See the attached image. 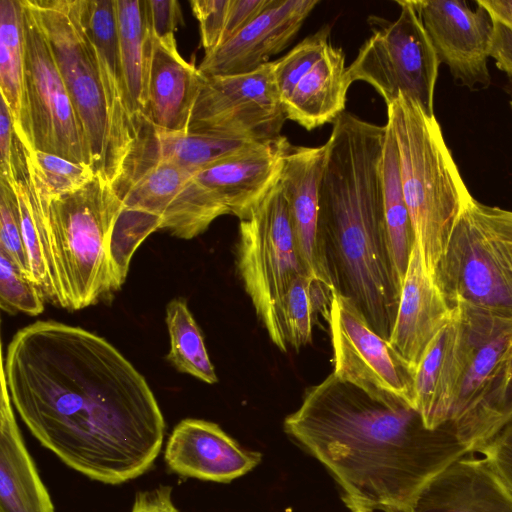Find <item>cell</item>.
<instances>
[{
  "label": "cell",
  "mask_w": 512,
  "mask_h": 512,
  "mask_svg": "<svg viewBox=\"0 0 512 512\" xmlns=\"http://www.w3.org/2000/svg\"><path fill=\"white\" fill-rule=\"evenodd\" d=\"M237 267L271 341L286 352L285 297L293 280L308 272L296 246L279 179L250 215L240 220Z\"/></svg>",
  "instance_id": "obj_8"
},
{
  "label": "cell",
  "mask_w": 512,
  "mask_h": 512,
  "mask_svg": "<svg viewBox=\"0 0 512 512\" xmlns=\"http://www.w3.org/2000/svg\"><path fill=\"white\" fill-rule=\"evenodd\" d=\"M24 48L19 0L0 1V91L20 129L23 98Z\"/></svg>",
  "instance_id": "obj_30"
},
{
  "label": "cell",
  "mask_w": 512,
  "mask_h": 512,
  "mask_svg": "<svg viewBox=\"0 0 512 512\" xmlns=\"http://www.w3.org/2000/svg\"><path fill=\"white\" fill-rule=\"evenodd\" d=\"M475 453L481 454L491 464L512 491V419Z\"/></svg>",
  "instance_id": "obj_41"
},
{
  "label": "cell",
  "mask_w": 512,
  "mask_h": 512,
  "mask_svg": "<svg viewBox=\"0 0 512 512\" xmlns=\"http://www.w3.org/2000/svg\"><path fill=\"white\" fill-rule=\"evenodd\" d=\"M512 419V328L476 344L449 422L473 453Z\"/></svg>",
  "instance_id": "obj_14"
},
{
  "label": "cell",
  "mask_w": 512,
  "mask_h": 512,
  "mask_svg": "<svg viewBox=\"0 0 512 512\" xmlns=\"http://www.w3.org/2000/svg\"><path fill=\"white\" fill-rule=\"evenodd\" d=\"M14 122L9 108L1 98L0 103V176L9 177L12 170V156L16 140Z\"/></svg>",
  "instance_id": "obj_43"
},
{
  "label": "cell",
  "mask_w": 512,
  "mask_h": 512,
  "mask_svg": "<svg viewBox=\"0 0 512 512\" xmlns=\"http://www.w3.org/2000/svg\"><path fill=\"white\" fill-rule=\"evenodd\" d=\"M334 374L370 396L415 410L414 371L369 325L354 303L333 292L327 316Z\"/></svg>",
  "instance_id": "obj_13"
},
{
  "label": "cell",
  "mask_w": 512,
  "mask_h": 512,
  "mask_svg": "<svg viewBox=\"0 0 512 512\" xmlns=\"http://www.w3.org/2000/svg\"><path fill=\"white\" fill-rule=\"evenodd\" d=\"M400 13L374 29L347 67L351 84L364 81L386 106L403 95L434 115V91L440 60L409 0L396 1Z\"/></svg>",
  "instance_id": "obj_11"
},
{
  "label": "cell",
  "mask_w": 512,
  "mask_h": 512,
  "mask_svg": "<svg viewBox=\"0 0 512 512\" xmlns=\"http://www.w3.org/2000/svg\"><path fill=\"white\" fill-rule=\"evenodd\" d=\"M510 3H511V5H512V0H510Z\"/></svg>",
  "instance_id": "obj_46"
},
{
  "label": "cell",
  "mask_w": 512,
  "mask_h": 512,
  "mask_svg": "<svg viewBox=\"0 0 512 512\" xmlns=\"http://www.w3.org/2000/svg\"><path fill=\"white\" fill-rule=\"evenodd\" d=\"M382 157L384 216L396 278L402 288L415 236L404 199L399 155L391 124L386 122Z\"/></svg>",
  "instance_id": "obj_29"
},
{
  "label": "cell",
  "mask_w": 512,
  "mask_h": 512,
  "mask_svg": "<svg viewBox=\"0 0 512 512\" xmlns=\"http://www.w3.org/2000/svg\"><path fill=\"white\" fill-rule=\"evenodd\" d=\"M190 5L200 25L205 54L209 53L222 42L230 0H192Z\"/></svg>",
  "instance_id": "obj_38"
},
{
  "label": "cell",
  "mask_w": 512,
  "mask_h": 512,
  "mask_svg": "<svg viewBox=\"0 0 512 512\" xmlns=\"http://www.w3.org/2000/svg\"><path fill=\"white\" fill-rule=\"evenodd\" d=\"M24 150L30 170L49 199L73 193L96 176L90 165L39 150Z\"/></svg>",
  "instance_id": "obj_33"
},
{
  "label": "cell",
  "mask_w": 512,
  "mask_h": 512,
  "mask_svg": "<svg viewBox=\"0 0 512 512\" xmlns=\"http://www.w3.org/2000/svg\"><path fill=\"white\" fill-rule=\"evenodd\" d=\"M118 38L131 113L141 133L148 100L153 36L145 0H115Z\"/></svg>",
  "instance_id": "obj_28"
},
{
  "label": "cell",
  "mask_w": 512,
  "mask_h": 512,
  "mask_svg": "<svg viewBox=\"0 0 512 512\" xmlns=\"http://www.w3.org/2000/svg\"><path fill=\"white\" fill-rule=\"evenodd\" d=\"M166 324L170 335L168 360L183 373L208 384L218 381L207 353L201 331L182 298L170 301L166 307Z\"/></svg>",
  "instance_id": "obj_31"
},
{
  "label": "cell",
  "mask_w": 512,
  "mask_h": 512,
  "mask_svg": "<svg viewBox=\"0 0 512 512\" xmlns=\"http://www.w3.org/2000/svg\"><path fill=\"white\" fill-rule=\"evenodd\" d=\"M437 55L454 80L469 89L486 88L492 20L476 1L471 8L461 0H409Z\"/></svg>",
  "instance_id": "obj_16"
},
{
  "label": "cell",
  "mask_w": 512,
  "mask_h": 512,
  "mask_svg": "<svg viewBox=\"0 0 512 512\" xmlns=\"http://www.w3.org/2000/svg\"><path fill=\"white\" fill-rule=\"evenodd\" d=\"M412 512H512V491L484 457L468 454L422 489Z\"/></svg>",
  "instance_id": "obj_23"
},
{
  "label": "cell",
  "mask_w": 512,
  "mask_h": 512,
  "mask_svg": "<svg viewBox=\"0 0 512 512\" xmlns=\"http://www.w3.org/2000/svg\"><path fill=\"white\" fill-rule=\"evenodd\" d=\"M193 174L168 161L131 157L114 188L122 209L112 236V259L118 286L130 259L152 232L160 230L169 205Z\"/></svg>",
  "instance_id": "obj_15"
},
{
  "label": "cell",
  "mask_w": 512,
  "mask_h": 512,
  "mask_svg": "<svg viewBox=\"0 0 512 512\" xmlns=\"http://www.w3.org/2000/svg\"><path fill=\"white\" fill-rule=\"evenodd\" d=\"M326 154V143L319 147L290 145L283 157L279 181L306 271L332 295L334 289L319 234V189Z\"/></svg>",
  "instance_id": "obj_18"
},
{
  "label": "cell",
  "mask_w": 512,
  "mask_h": 512,
  "mask_svg": "<svg viewBox=\"0 0 512 512\" xmlns=\"http://www.w3.org/2000/svg\"><path fill=\"white\" fill-rule=\"evenodd\" d=\"M318 3V0H270L251 23L206 53L199 71L204 76H216L259 69L293 41Z\"/></svg>",
  "instance_id": "obj_17"
},
{
  "label": "cell",
  "mask_w": 512,
  "mask_h": 512,
  "mask_svg": "<svg viewBox=\"0 0 512 512\" xmlns=\"http://www.w3.org/2000/svg\"><path fill=\"white\" fill-rule=\"evenodd\" d=\"M148 24L155 40L174 42L175 31L183 23L182 12L175 0H145Z\"/></svg>",
  "instance_id": "obj_40"
},
{
  "label": "cell",
  "mask_w": 512,
  "mask_h": 512,
  "mask_svg": "<svg viewBox=\"0 0 512 512\" xmlns=\"http://www.w3.org/2000/svg\"><path fill=\"white\" fill-rule=\"evenodd\" d=\"M269 1L270 0H230L221 44L251 23L264 10Z\"/></svg>",
  "instance_id": "obj_42"
},
{
  "label": "cell",
  "mask_w": 512,
  "mask_h": 512,
  "mask_svg": "<svg viewBox=\"0 0 512 512\" xmlns=\"http://www.w3.org/2000/svg\"><path fill=\"white\" fill-rule=\"evenodd\" d=\"M332 295L308 273L291 283L284 302V322L288 345L298 350L311 341L313 317L318 310L329 313Z\"/></svg>",
  "instance_id": "obj_32"
},
{
  "label": "cell",
  "mask_w": 512,
  "mask_h": 512,
  "mask_svg": "<svg viewBox=\"0 0 512 512\" xmlns=\"http://www.w3.org/2000/svg\"><path fill=\"white\" fill-rule=\"evenodd\" d=\"M51 45L80 118L92 166L110 184L118 179L107 104L94 44L87 32L82 0H28Z\"/></svg>",
  "instance_id": "obj_9"
},
{
  "label": "cell",
  "mask_w": 512,
  "mask_h": 512,
  "mask_svg": "<svg viewBox=\"0 0 512 512\" xmlns=\"http://www.w3.org/2000/svg\"><path fill=\"white\" fill-rule=\"evenodd\" d=\"M82 14L96 50L119 179L140 131L131 113L119 46L115 0H82Z\"/></svg>",
  "instance_id": "obj_21"
},
{
  "label": "cell",
  "mask_w": 512,
  "mask_h": 512,
  "mask_svg": "<svg viewBox=\"0 0 512 512\" xmlns=\"http://www.w3.org/2000/svg\"><path fill=\"white\" fill-rule=\"evenodd\" d=\"M131 512H179L172 501V488L160 485L149 491L138 492Z\"/></svg>",
  "instance_id": "obj_44"
},
{
  "label": "cell",
  "mask_w": 512,
  "mask_h": 512,
  "mask_svg": "<svg viewBox=\"0 0 512 512\" xmlns=\"http://www.w3.org/2000/svg\"><path fill=\"white\" fill-rule=\"evenodd\" d=\"M44 295L10 257L0 250V307L15 314L36 316L44 310Z\"/></svg>",
  "instance_id": "obj_35"
},
{
  "label": "cell",
  "mask_w": 512,
  "mask_h": 512,
  "mask_svg": "<svg viewBox=\"0 0 512 512\" xmlns=\"http://www.w3.org/2000/svg\"><path fill=\"white\" fill-rule=\"evenodd\" d=\"M27 169L44 220L58 306L83 309L119 290L112 236L122 202L114 186L96 175L81 189L49 199L28 163Z\"/></svg>",
  "instance_id": "obj_4"
},
{
  "label": "cell",
  "mask_w": 512,
  "mask_h": 512,
  "mask_svg": "<svg viewBox=\"0 0 512 512\" xmlns=\"http://www.w3.org/2000/svg\"><path fill=\"white\" fill-rule=\"evenodd\" d=\"M385 134L386 125L346 111L333 122L319 189V234L334 291L389 340L401 287L384 216Z\"/></svg>",
  "instance_id": "obj_3"
},
{
  "label": "cell",
  "mask_w": 512,
  "mask_h": 512,
  "mask_svg": "<svg viewBox=\"0 0 512 512\" xmlns=\"http://www.w3.org/2000/svg\"><path fill=\"white\" fill-rule=\"evenodd\" d=\"M400 163L404 199L415 242L434 278L454 226L473 198L454 161L435 115L399 95L387 106Z\"/></svg>",
  "instance_id": "obj_5"
},
{
  "label": "cell",
  "mask_w": 512,
  "mask_h": 512,
  "mask_svg": "<svg viewBox=\"0 0 512 512\" xmlns=\"http://www.w3.org/2000/svg\"><path fill=\"white\" fill-rule=\"evenodd\" d=\"M460 313L435 336L414 373L415 411L427 429L449 422L452 407L475 347Z\"/></svg>",
  "instance_id": "obj_20"
},
{
  "label": "cell",
  "mask_w": 512,
  "mask_h": 512,
  "mask_svg": "<svg viewBox=\"0 0 512 512\" xmlns=\"http://www.w3.org/2000/svg\"><path fill=\"white\" fill-rule=\"evenodd\" d=\"M453 314L454 309L426 270L415 242L388 340L414 373L428 346Z\"/></svg>",
  "instance_id": "obj_22"
},
{
  "label": "cell",
  "mask_w": 512,
  "mask_h": 512,
  "mask_svg": "<svg viewBox=\"0 0 512 512\" xmlns=\"http://www.w3.org/2000/svg\"><path fill=\"white\" fill-rule=\"evenodd\" d=\"M1 359L19 416L67 466L111 485L153 466L164 417L144 376L107 340L36 321L13 336Z\"/></svg>",
  "instance_id": "obj_1"
},
{
  "label": "cell",
  "mask_w": 512,
  "mask_h": 512,
  "mask_svg": "<svg viewBox=\"0 0 512 512\" xmlns=\"http://www.w3.org/2000/svg\"><path fill=\"white\" fill-rule=\"evenodd\" d=\"M472 199L454 226L434 279L479 344L512 328V266L475 216Z\"/></svg>",
  "instance_id": "obj_6"
},
{
  "label": "cell",
  "mask_w": 512,
  "mask_h": 512,
  "mask_svg": "<svg viewBox=\"0 0 512 512\" xmlns=\"http://www.w3.org/2000/svg\"><path fill=\"white\" fill-rule=\"evenodd\" d=\"M261 454L243 448L216 423L184 419L171 432L164 452L170 471L184 477L229 483L253 470Z\"/></svg>",
  "instance_id": "obj_19"
},
{
  "label": "cell",
  "mask_w": 512,
  "mask_h": 512,
  "mask_svg": "<svg viewBox=\"0 0 512 512\" xmlns=\"http://www.w3.org/2000/svg\"><path fill=\"white\" fill-rule=\"evenodd\" d=\"M290 145L282 136L197 171L169 205L160 230L191 239L222 215L246 219L278 181Z\"/></svg>",
  "instance_id": "obj_7"
},
{
  "label": "cell",
  "mask_w": 512,
  "mask_h": 512,
  "mask_svg": "<svg viewBox=\"0 0 512 512\" xmlns=\"http://www.w3.org/2000/svg\"><path fill=\"white\" fill-rule=\"evenodd\" d=\"M19 3L24 72L21 124L16 135L27 150L55 154L93 168L85 131L51 45L29 1Z\"/></svg>",
  "instance_id": "obj_10"
},
{
  "label": "cell",
  "mask_w": 512,
  "mask_h": 512,
  "mask_svg": "<svg viewBox=\"0 0 512 512\" xmlns=\"http://www.w3.org/2000/svg\"><path fill=\"white\" fill-rule=\"evenodd\" d=\"M509 106H510V109H511V111H512V92H511V94H510Z\"/></svg>",
  "instance_id": "obj_45"
},
{
  "label": "cell",
  "mask_w": 512,
  "mask_h": 512,
  "mask_svg": "<svg viewBox=\"0 0 512 512\" xmlns=\"http://www.w3.org/2000/svg\"><path fill=\"white\" fill-rule=\"evenodd\" d=\"M330 27L323 26L304 38L287 54L274 62L275 84L284 104L301 76L321 57L329 42Z\"/></svg>",
  "instance_id": "obj_34"
},
{
  "label": "cell",
  "mask_w": 512,
  "mask_h": 512,
  "mask_svg": "<svg viewBox=\"0 0 512 512\" xmlns=\"http://www.w3.org/2000/svg\"><path fill=\"white\" fill-rule=\"evenodd\" d=\"M0 364V512H55L20 434Z\"/></svg>",
  "instance_id": "obj_25"
},
{
  "label": "cell",
  "mask_w": 512,
  "mask_h": 512,
  "mask_svg": "<svg viewBox=\"0 0 512 512\" xmlns=\"http://www.w3.org/2000/svg\"><path fill=\"white\" fill-rule=\"evenodd\" d=\"M286 119L270 61L245 74L202 75L187 132L267 143L282 137Z\"/></svg>",
  "instance_id": "obj_12"
},
{
  "label": "cell",
  "mask_w": 512,
  "mask_h": 512,
  "mask_svg": "<svg viewBox=\"0 0 512 512\" xmlns=\"http://www.w3.org/2000/svg\"><path fill=\"white\" fill-rule=\"evenodd\" d=\"M201 80V72L180 55L176 41L153 38L143 122L165 132H187Z\"/></svg>",
  "instance_id": "obj_24"
},
{
  "label": "cell",
  "mask_w": 512,
  "mask_h": 512,
  "mask_svg": "<svg viewBox=\"0 0 512 512\" xmlns=\"http://www.w3.org/2000/svg\"><path fill=\"white\" fill-rule=\"evenodd\" d=\"M472 210L512 266V210L471 201Z\"/></svg>",
  "instance_id": "obj_39"
},
{
  "label": "cell",
  "mask_w": 512,
  "mask_h": 512,
  "mask_svg": "<svg viewBox=\"0 0 512 512\" xmlns=\"http://www.w3.org/2000/svg\"><path fill=\"white\" fill-rule=\"evenodd\" d=\"M0 250L32 279L29 258L20 227L16 194L10 183L2 177H0Z\"/></svg>",
  "instance_id": "obj_36"
},
{
  "label": "cell",
  "mask_w": 512,
  "mask_h": 512,
  "mask_svg": "<svg viewBox=\"0 0 512 512\" xmlns=\"http://www.w3.org/2000/svg\"><path fill=\"white\" fill-rule=\"evenodd\" d=\"M284 430L325 467L350 512H412L434 477L474 454L450 422L427 429L407 404L376 399L334 373L306 391Z\"/></svg>",
  "instance_id": "obj_2"
},
{
  "label": "cell",
  "mask_w": 512,
  "mask_h": 512,
  "mask_svg": "<svg viewBox=\"0 0 512 512\" xmlns=\"http://www.w3.org/2000/svg\"><path fill=\"white\" fill-rule=\"evenodd\" d=\"M350 85L344 52L329 43L283 104L287 119L308 131L333 123L344 112Z\"/></svg>",
  "instance_id": "obj_26"
},
{
  "label": "cell",
  "mask_w": 512,
  "mask_h": 512,
  "mask_svg": "<svg viewBox=\"0 0 512 512\" xmlns=\"http://www.w3.org/2000/svg\"><path fill=\"white\" fill-rule=\"evenodd\" d=\"M492 20V36L489 48L499 70L512 78V5L510 0H477Z\"/></svg>",
  "instance_id": "obj_37"
},
{
  "label": "cell",
  "mask_w": 512,
  "mask_h": 512,
  "mask_svg": "<svg viewBox=\"0 0 512 512\" xmlns=\"http://www.w3.org/2000/svg\"><path fill=\"white\" fill-rule=\"evenodd\" d=\"M262 143L190 132H165L143 122L129 158L168 161L194 174L221 159Z\"/></svg>",
  "instance_id": "obj_27"
}]
</instances>
